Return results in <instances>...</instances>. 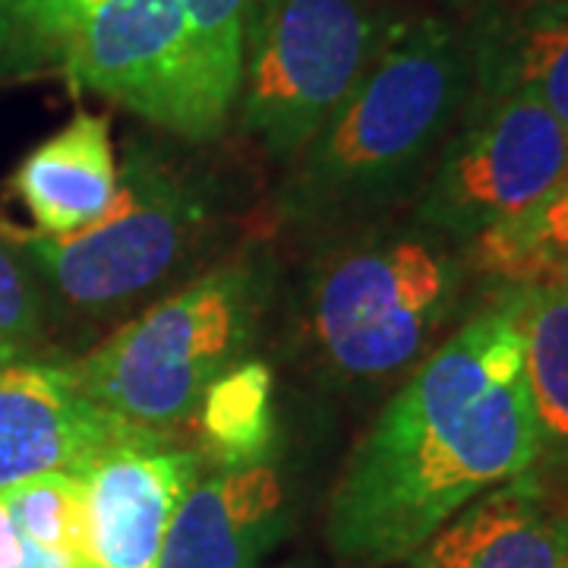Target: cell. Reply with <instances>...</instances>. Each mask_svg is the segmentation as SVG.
<instances>
[{
    "instance_id": "obj_1",
    "label": "cell",
    "mask_w": 568,
    "mask_h": 568,
    "mask_svg": "<svg viewBox=\"0 0 568 568\" xmlns=\"http://www.w3.org/2000/svg\"><path fill=\"white\" fill-rule=\"evenodd\" d=\"M534 462L525 345L506 291L429 351L366 429L328 499V549L347 566H398Z\"/></svg>"
},
{
    "instance_id": "obj_2",
    "label": "cell",
    "mask_w": 568,
    "mask_h": 568,
    "mask_svg": "<svg viewBox=\"0 0 568 568\" xmlns=\"http://www.w3.org/2000/svg\"><path fill=\"white\" fill-rule=\"evenodd\" d=\"M474 92L470 44L439 17L405 20L272 196L275 224L310 241L383 222L417 196Z\"/></svg>"
},
{
    "instance_id": "obj_3",
    "label": "cell",
    "mask_w": 568,
    "mask_h": 568,
    "mask_svg": "<svg viewBox=\"0 0 568 568\" xmlns=\"http://www.w3.org/2000/svg\"><path fill=\"white\" fill-rule=\"evenodd\" d=\"M462 278L465 265L420 224L328 234L291 294V357L325 388L386 386L429 354Z\"/></svg>"
},
{
    "instance_id": "obj_4",
    "label": "cell",
    "mask_w": 568,
    "mask_h": 568,
    "mask_svg": "<svg viewBox=\"0 0 568 568\" xmlns=\"http://www.w3.org/2000/svg\"><path fill=\"white\" fill-rule=\"evenodd\" d=\"M272 294L265 253L227 256L70 364L77 383L123 424L171 436L193 424L205 388L244 364Z\"/></svg>"
},
{
    "instance_id": "obj_5",
    "label": "cell",
    "mask_w": 568,
    "mask_h": 568,
    "mask_svg": "<svg viewBox=\"0 0 568 568\" xmlns=\"http://www.w3.org/2000/svg\"><path fill=\"white\" fill-rule=\"evenodd\" d=\"M215 209L205 174L133 142L114 200L95 222L70 234H20V244L63 304L111 316L152 297L203 256Z\"/></svg>"
},
{
    "instance_id": "obj_6",
    "label": "cell",
    "mask_w": 568,
    "mask_h": 568,
    "mask_svg": "<svg viewBox=\"0 0 568 568\" xmlns=\"http://www.w3.org/2000/svg\"><path fill=\"white\" fill-rule=\"evenodd\" d=\"M402 22L383 0H253L241 133L268 162H294L364 80Z\"/></svg>"
},
{
    "instance_id": "obj_7",
    "label": "cell",
    "mask_w": 568,
    "mask_h": 568,
    "mask_svg": "<svg viewBox=\"0 0 568 568\" xmlns=\"http://www.w3.org/2000/svg\"><path fill=\"white\" fill-rule=\"evenodd\" d=\"M61 77L186 142L222 136L241 95L174 0H102L80 10Z\"/></svg>"
},
{
    "instance_id": "obj_8",
    "label": "cell",
    "mask_w": 568,
    "mask_h": 568,
    "mask_svg": "<svg viewBox=\"0 0 568 568\" xmlns=\"http://www.w3.org/2000/svg\"><path fill=\"white\" fill-rule=\"evenodd\" d=\"M568 178V130L525 95H470L465 121L448 133L417 193L414 224L446 244L540 203Z\"/></svg>"
},
{
    "instance_id": "obj_9",
    "label": "cell",
    "mask_w": 568,
    "mask_h": 568,
    "mask_svg": "<svg viewBox=\"0 0 568 568\" xmlns=\"http://www.w3.org/2000/svg\"><path fill=\"white\" fill-rule=\"evenodd\" d=\"M145 429L123 424L77 383L73 366H0V496L48 474L82 477Z\"/></svg>"
},
{
    "instance_id": "obj_10",
    "label": "cell",
    "mask_w": 568,
    "mask_h": 568,
    "mask_svg": "<svg viewBox=\"0 0 568 568\" xmlns=\"http://www.w3.org/2000/svg\"><path fill=\"white\" fill-rule=\"evenodd\" d=\"M200 480V455L140 433L82 474L89 559L99 568H159L171 521Z\"/></svg>"
},
{
    "instance_id": "obj_11",
    "label": "cell",
    "mask_w": 568,
    "mask_h": 568,
    "mask_svg": "<svg viewBox=\"0 0 568 568\" xmlns=\"http://www.w3.org/2000/svg\"><path fill=\"white\" fill-rule=\"evenodd\" d=\"M566 556L568 503L528 470L462 508L405 568H559Z\"/></svg>"
},
{
    "instance_id": "obj_12",
    "label": "cell",
    "mask_w": 568,
    "mask_h": 568,
    "mask_svg": "<svg viewBox=\"0 0 568 568\" xmlns=\"http://www.w3.org/2000/svg\"><path fill=\"white\" fill-rule=\"evenodd\" d=\"M284 530L287 496L275 467H219L183 496L159 568H260Z\"/></svg>"
},
{
    "instance_id": "obj_13",
    "label": "cell",
    "mask_w": 568,
    "mask_h": 568,
    "mask_svg": "<svg viewBox=\"0 0 568 568\" xmlns=\"http://www.w3.org/2000/svg\"><path fill=\"white\" fill-rule=\"evenodd\" d=\"M470 44V95H525L568 130V0H508L484 13Z\"/></svg>"
},
{
    "instance_id": "obj_14",
    "label": "cell",
    "mask_w": 568,
    "mask_h": 568,
    "mask_svg": "<svg viewBox=\"0 0 568 568\" xmlns=\"http://www.w3.org/2000/svg\"><path fill=\"white\" fill-rule=\"evenodd\" d=\"M118 174L108 118L77 111L63 130L22 159L13 174V193L39 234H70L95 222L111 205Z\"/></svg>"
},
{
    "instance_id": "obj_15",
    "label": "cell",
    "mask_w": 568,
    "mask_h": 568,
    "mask_svg": "<svg viewBox=\"0 0 568 568\" xmlns=\"http://www.w3.org/2000/svg\"><path fill=\"white\" fill-rule=\"evenodd\" d=\"M511 297L537 429L530 474L552 489L568 487V287H518Z\"/></svg>"
},
{
    "instance_id": "obj_16",
    "label": "cell",
    "mask_w": 568,
    "mask_h": 568,
    "mask_svg": "<svg viewBox=\"0 0 568 568\" xmlns=\"http://www.w3.org/2000/svg\"><path fill=\"white\" fill-rule=\"evenodd\" d=\"M467 265L506 291L568 287V178L528 212L470 241Z\"/></svg>"
},
{
    "instance_id": "obj_17",
    "label": "cell",
    "mask_w": 568,
    "mask_h": 568,
    "mask_svg": "<svg viewBox=\"0 0 568 568\" xmlns=\"http://www.w3.org/2000/svg\"><path fill=\"white\" fill-rule=\"evenodd\" d=\"M203 458L215 467L263 465L275 443V376L244 361L205 388L193 417Z\"/></svg>"
},
{
    "instance_id": "obj_18",
    "label": "cell",
    "mask_w": 568,
    "mask_h": 568,
    "mask_svg": "<svg viewBox=\"0 0 568 568\" xmlns=\"http://www.w3.org/2000/svg\"><path fill=\"white\" fill-rule=\"evenodd\" d=\"M3 506L22 544L67 556L73 562L89 559V515H85V487L73 474H48L22 487L7 489Z\"/></svg>"
},
{
    "instance_id": "obj_19",
    "label": "cell",
    "mask_w": 568,
    "mask_h": 568,
    "mask_svg": "<svg viewBox=\"0 0 568 568\" xmlns=\"http://www.w3.org/2000/svg\"><path fill=\"white\" fill-rule=\"evenodd\" d=\"M70 22L67 0H0V82L61 73Z\"/></svg>"
},
{
    "instance_id": "obj_20",
    "label": "cell",
    "mask_w": 568,
    "mask_h": 568,
    "mask_svg": "<svg viewBox=\"0 0 568 568\" xmlns=\"http://www.w3.org/2000/svg\"><path fill=\"white\" fill-rule=\"evenodd\" d=\"M44 335L41 294L17 253L0 241V366L29 361Z\"/></svg>"
},
{
    "instance_id": "obj_21",
    "label": "cell",
    "mask_w": 568,
    "mask_h": 568,
    "mask_svg": "<svg viewBox=\"0 0 568 568\" xmlns=\"http://www.w3.org/2000/svg\"><path fill=\"white\" fill-rule=\"evenodd\" d=\"M174 3L190 20L209 58L219 63V70L227 80L241 85L253 0H174Z\"/></svg>"
},
{
    "instance_id": "obj_22",
    "label": "cell",
    "mask_w": 568,
    "mask_h": 568,
    "mask_svg": "<svg viewBox=\"0 0 568 568\" xmlns=\"http://www.w3.org/2000/svg\"><path fill=\"white\" fill-rule=\"evenodd\" d=\"M0 568H22V552H20V534L10 521V511L0 499Z\"/></svg>"
},
{
    "instance_id": "obj_23",
    "label": "cell",
    "mask_w": 568,
    "mask_h": 568,
    "mask_svg": "<svg viewBox=\"0 0 568 568\" xmlns=\"http://www.w3.org/2000/svg\"><path fill=\"white\" fill-rule=\"evenodd\" d=\"M80 568H99V566H95V562H85V566H80Z\"/></svg>"
},
{
    "instance_id": "obj_24",
    "label": "cell",
    "mask_w": 568,
    "mask_h": 568,
    "mask_svg": "<svg viewBox=\"0 0 568 568\" xmlns=\"http://www.w3.org/2000/svg\"><path fill=\"white\" fill-rule=\"evenodd\" d=\"M559 568H568V556H566V559H562V566H559Z\"/></svg>"
}]
</instances>
